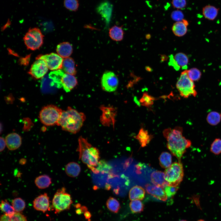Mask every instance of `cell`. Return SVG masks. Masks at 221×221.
Here are the masks:
<instances>
[{"instance_id":"obj_1","label":"cell","mask_w":221,"mask_h":221,"mask_svg":"<svg viewBox=\"0 0 221 221\" xmlns=\"http://www.w3.org/2000/svg\"><path fill=\"white\" fill-rule=\"evenodd\" d=\"M182 128L177 126L168 128L163 132L167 141V147L171 153L180 161L186 149L191 145V141L183 136Z\"/></svg>"},{"instance_id":"obj_2","label":"cell","mask_w":221,"mask_h":221,"mask_svg":"<svg viewBox=\"0 0 221 221\" xmlns=\"http://www.w3.org/2000/svg\"><path fill=\"white\" fill-rule=\"evenodd\" d=\"M77 151L79 152V159L95 173H98L96 167L100 158L99 149L93 146L86 139L80 137L78 140Z\"/></svg>"},{"instance_id":"obj_3","label":"cell","mask_w":221,"mask_h":221,"mask_svg":"<svg viewBox=\"0 0 221 221\" xmlns=\"http://www.w3.org/2000/svg\"><path fill=\"white\" fill-rule=\"evenodd\" d=\"M85 118L83 113L68 107L66 110L63 111L57 125L64 130L76 134L80 130Z\"/></svg>"},{"instance_id":"obj_4","label":"cell","mask_w":221,"mask_h":221,"mask_svg":"<svg viewBox=\"0 0 221 221\" xmlns=\"http://www.w3.org/2000/svg\"><path fill=\"white\" fill-rule=\"evenodd\" d=\"M52 83L58 88H63L66 92H70L77 84L76 78L61 69L53 71L49 74Z\"/></svg>"},{"instance_id":"obj_5","label":"cell","mask_w":221,"mask_h":221,"mask_svg":"<svg viewBox=\"0 0 221 221\" xmlns=\"http://www.w3.org/2000/svg\"><path fill=\"white\" fill-rule=\"evenodd\" d=\"M73 203L71 195L63 187L55 193L52 200V207L55 214L69 210Z\"/></svg>"},{"instance_id":"obj_6","label":"cell","mask_w":221,"mask_h":221,"mask_svg":"<svg viewBox=\"0 0 221 221\" xmlns=\"http://www.w3.org/2000/svg\"><path fill=\"white\" fill-rule=\"evenodd\" d=\"M62 111L56 106L48 105L43 107L40 112L39 119L41 123L46 126L57 125Z\"/></svg>"},{"instance_id":"obj_7","label":"cell","mask_w":221,"mask_h":221,"mask_svg":"<svg viewBox=\"0 0 221 221\" xmlns=\"http://www.w3.org/2000/svg\"><path fill=\"white\" fill-rule=\"evenodd\" d=\"M176 87L180 95L184 98H188L191 95L196 97L197 95L194 82L188 77L187 70L181 73Z\"/></svg>"},{"instance_id":"obj_8","label":"cell","mask_w":221,"mask_h":221,"mask_svg":"<svg viewBox=\"0 0 221 221\" xmlns=\"http://www.w3.org/2000/svg\"><path fill=\"white\" fill-rule=\"evenodd\" d=\"M164 174L165 179L169 185L179 186L184 176L183 166L180 161L171 164L166 169Z\"/></svg>"},{"instance_id":"obj_9","label":"cell","mask_w":221,"mask_h":221,"mask_svg":"<svg viewBox=\"0 0 221 221\" xmlns=\"http://www.w3.org/2000/svg\"><path fill=\"white\" fill-rule=\"evenodd\" d=\"M43 37L40 29L35 27L29 29L23 39L28 49L35 50L38 49L42 45Z\"/></svg>"},{"instance_id":"obj_10","label":"cell","mask_w":221,"mask_h":221,"mask_svg":"<svg viewBox=\"0 0 221 221\" xmlns=\"http://www.w3.org/2000/svg\"><path fill=\"white\" fill-rule=\"evenodd\" d=\"M118 84V79L114 73L107 71L103 74L101 79V85L104 91L109 92L114 91L117 89Z\"/></svg>"},{"instance_id":"obj_11","label":"cell","mask_w":221,"mask_h":221,"mask_svg":"<svg viewBox=\"0 0 221 221\" xmlns=\"http://www.w3.org/2000/svg\"><path fill=\"white\" fill-rule=\"evenodd\" d=\"M37 58L44 60L48 68L51 70L55 71L62 69L64 60L57 54L51 53L39 55Z\"/></svg>"},{"instance_id":"obj_12","label":"cell","mask_w":221,"mask_h":221,"mask_svg":"<svg viewBox=\"0 0 221 221\" xmlns=\"http://www.w3.org/2000/svg\"><path fill=\"white\" fill-rule=\"evenodd\" d=\"M48 68L43 59L37 58L32 64L28 73L36 79L42 78L47 72Z\"/></svg>"},{"instance_id":"obj_13","label":"cell","mask_w":221,"mask_h":221,"mask_svg":"<svg viewBox=\"0 0 221 221\" xmlns=\"http://www.w3.org/2000/svg\"><path fill=\"white\" fill-rule=\"evenodd\" d=\"M33 207L36 210L45 213L49 210V198L47 193H45L37 197L33 201Z\"/></svg>"},{"instance_id":"obj_14","label":"cell","mask_w":221,"mask_h":221,"mask_svg":"<svg viewBox=\"0 0 221 221\" xmlns=\"http://www.w3.org/2000/svg\"><path fill=\"white\" fill-rule=\"evenodd\" d=\"M162 188L149 184L145 185V190L148 193L157 199L163 201H166L167 196Z\"/></svg>"},{"instance_id":"obj_15","label":"cell","mask_w":221,"mask_h":221,"mask_svg":"<svg viewBox=\"0 0 221 221\" xmlns=\"http://www.w3.org/2000/svg\"><path fill=\"white\" fill-rule=\"evenodd\" d=\"M6 146L10 150H14L19 148L22 142L21 136L16 133L8 134L5 138Z\"/></svg>"},{"instance_id":"obj_16","label":"cell","mask_w":221,"mask_h":221,"mask_svg":"<svg viewBox=\"0 0 221 221\" xmlns=\"http://www.w3.org/2000/svg\"><path fill=\"white\" fill-rule=\"evenodd\" d=\"M150 178L152 183L154 185L164 188L169 185L165 179L164 173L160 171H154L151 173Z\"/></svg>"},{"instance_id":"obj_17","label":"cell","mask_w":221,"mask_h":221,"mask_svg":"<svg viewBox=\"0 0 221 221\" xmlns=\"http://www.w3.org/2000/svg\"><path fill=\"white\" fill-rule=\"evenodd\" d=\"M112 8V6L110 3L104 2L99 5L97 8L98 12L105 19L107 23L109 22L110 20Z\"/></svg>"},{"instance_id":"obj_18","label":"cell","mask_w":221,"mask_h":221,"mask_svg":"<svg viewBox=\"0 0 221 221\" xmlns=\"http://www.w3.org/2000/svg\"><path fill=\"white\" fill-rule=\"evenodd\" d=\"M188 25V21L183 19L182 20L175 22L172 27V31L176 36L181 37L184 35L187 31Z\"/></svg>"},{"instance_id":"obj_19","label":"cell","mask_w":221,"mask_h":221,"mask_svg":"<svg viewBox=\"0 0 221 221\" xmlns=\"http://www.w3.org/2000/svg\"><path fill=\"white\" fill-rule=\"evenodd\" d=\"M56 51L58 54L63 58L69 57L73 51L72 45L68 42H63L58 44Z\"/></svg>"},{"instance_id":"obj_20","label":"cell","mask_w":221,"mask_h":221,"mask_svg":"<svg viewBox=\"0 0 221 221\" xmlns=\"http://www.w3.org/2000/svg\"><path fill=\"white\" fill-rule=\"evenodd\" d=\"M145 191L142 187L138 185L134 186L130 190L129 196L131 201L142 200L145 197Z\"/></svg>"},{"instance_id":"obj_21","label":"cell","mask_w":221,"mask_h":221,"mask_svg":"<svg viewBox=\"0 0 221 221\" xmlns=\"http://www.w3.org/2000/svg\"><path fill=\"white\" fill-rule=\"evenodd\" d=\"M153 138L152 135L149 134L148 131L143 128L140 129L138 134L135 137L143 147L146 146Z\"/></svg>"},{"instance_id":"obj_22","label":"cell","mask_w":221,"mask_h":221,"mask_svg":"<svg viewBox=\"0 0 221 221\" xmlns=\"http://www.w3.org/2000/svg\"><path fill=\"white\" fill-rule=\"evenodd\" d=\"M81 170L79 165L74 162L68 163L65 167V172L66 174L72 177H77L80 174Z\"/></svg>"},{"instance_id":"obj_23","label":"cell","mask_w":221,"mask_h":221,"mask_svg":"<svg viewBox=\"0 0 221 221\" xmlns=\"http://www.w3.org/2000/svg\"><path fill=\"white\" fill-rule=\"evenodd\" d=\"M36 186L39 189H44L49 187L52 183L51 177L47 175H42L37 177L34 180Z\"/></svg>"},{"instance_id":"obj_24","label":"cell","mask_w":221,"mask_h":221,"mask_svg":"<svg viewBox=\"0 0 221 221\" xmlns=\"http://www.w3.org/2000/svg\"><path fill=\"white\" fill-rule=\"evenodd\" d=\"M219 9L211 5H207L203 8L202 14L206 18L210 20H214L217 17Z\"/></svg>"},{"instance_id":"obj_25","label":"cell","mask_w":221,"mask_h":221,"mask_svg":"<svg viewBox=\"0 0 221 221\" xmlns=\"http://www.w3.org/2000/svg\"><path fill=\"white\" fill-rule=\"evenodd\" d=\"M62 69L64 72L68 74L73 75L76 74L75 63L72 58H67L63 60Z\"/></svg>"},{"instance_id":"obj_26","label":"cell","mask_w":221,"mask_h":221,"mask_svg":"<svg viewBox=\"0 0 221 221\" xmlns=\"http://www.w3.org/2000/svg\"><path fill=\"white\" fill-rule=\"evenodd\" d=\"M109 36L114 41H122L124 37V31L121 27L114 25L109 30Z\"/></svg>"},{"instance_id":"obj_27","label":"cell","mask_w":221,"mask_h":221,"mask_svg":"<svg viewBox=\"0 0 221 221\" xmlns=\"http://www.w3.org/2000/svg\"><path fill=\"white\" fill-rule=\"evenodd\" d=\"M174 59L178 67L182 69H186L188 67V58L184 53L179 52L174 56Z\"/></svg>"},{"instance_id":"obj_28","label":"cell","mask_w":221,"mask_h":221,"mask_svg":"<svg viewBox=\"0 0 221 221\" xmlns=\"http://www.w3.org/2000/svg\"><path fill=\"white\" fill-rule=\"evenodd\" d=\"M107 207L111 212L117 213L120 208L119 201L115 198L110 197L107 200L106 203Z\"/></svg>"},{"instance_id":"obj_29","label":"cell","mask_w":221,"mask_h":221,"mask_svg":"<svg viewBox=\"0 0 221 221\" xmlns=\"http://www.w3.org/2000/svg\"><path fill=\"white\" fill-rule=\"evenodd\" d=\"M0 208L1 210L5 214L10 217L12 216L16 212L12 206L6 200H1Z\"/></svg>"},{"instance_id":"obj_30","label":"cell","mask_w":221,"mask_h":221,"mask_svg":"<svg viewBox=\"0 0 221 221\" xmlns=\"http://www.w3.org/2000/svg\"><path fill=\"white\" fill-rule=\"evenodd\" d=\"M172 160L171 155L167 152L162 153L159 157L160 165L164 168H167L171 165Z\"/></svg>"},{"instance_id":"obj_31","label":"cell","mask_w":221,"mask_h":221,"mask_svg":"<svg viewBox=\"0 0 221 221\" xmlns=\"http://www.w3.org/2000/svg\"><path fill=\"white\" fill-rule=\"evenodd\" d=\"M0 221H28L26 217L20 212H16L11 217L4 214L1 215Z\"/></svg>"},{"instance_id":"obj_32","label":"cell","mask_w":221,"mask_h":221,"mask_svg":"<svg viewBox=\"0 0 221 221\" xmlns=\"http://www.w3.org/2000/svg\"><path fill=\"white\" fill-rule=\"evenodd\" d=\"M12 205L16 212L21 213L25 208L26 204L25 201L23 199L18 197L12 200Z\"/></svg>"},{"instance_id":"obj_33","label":"cell","mask_w":221,"mask_h":221,"mask_svg":"<svg viewBox=\"0 0 221 221\" xmlns=\"http://www.w3.org/2000/svg\"><path fill=\"white\" fill-rule=\"evenodd\" d=\"M221 119L220 114L218 112L213 111L210 112L207 117V121L210 125L215 126L217 125Z\"/></svg>"},{"instance_id":"obj_34","label":"cell","mask_w":221,"mask_h":221,"mask_svg":"<svg viewBox=\"0 0 221 221\" xmlns=\"http://www.w3.org/2000/svg\"><path fill=\"white\" fill-rule=\"evenodd\" d=\"M155 99L147 92L143 93L139 101L141 104L147 107H150L152 106Z\"/></svg>"},{"instance_id":"obj_35","label":"cell","mask_w":221,"mask_h":221,"mask_svg":"<svg viewBox=\"0 0 221 221\" xmlns=\"http://www.w3.org/2000/svg\"><path fill=\"white\" fill-rule=\"evenodd\" d=\"M129 206L131 212L134 213H141L144 208V205L140 200L131 201L129 204Z\"/></svg>"},{"instance_id":"obj_36","label":"cell","mask_w":221,"mask_h":221,"mask_svg":"<svg viewBox=\"0 0 221 221\" xmlns=\"http://www.w3.org/2000/svg\"><path fill=\"white\" fill-rule=\"evenodd\" d=\"M64 5L67 10L71 11H76L79 6L78 0H64Z\"/></svg>"},{"instance_id":"obj_37","label":"cell","mask_w":221,"mask_h":221,"mask_svg":"<svg viewBox=\"0 0 221 221\" xmlns=\"http://www.w3.org/2000/svg\"><path fill=\"white\" fill-rule=\"evenodd\" d=\"M188 75L192 81H197L200 78L201 73L200 71L196 68H193L187 70Z\"/></svg>"},{"instance_id":"obj_38","label":"cell","mask_w":221,"mask_h":221,"mask_svg":"<svg viewBox=\"0 0 221 221\" xmlns=\"http://www.w3.org/2000/svg\"><path fill=\"white\" fill-rule=\"evenodd\" d=\"M210 151L215 155L221 153V139L216 138L211 143L210 148Z\"/></svg>"},{"instance_id":"obj_39","label":"cell","mask_w":221,"mask_h":221,"mask_svg":"<svg viewBox=\"0 0 221 221\" xmlns=\"http://www.w3.org/2000/svg\"><path fill=\"white\" fill-rule=\"evenodd\" d=\"M164 191L168 197L171 198L176 194L179 189V186L168 185L165 187Z\"/></svg>"},{"instance_id":"obj_40","label":"cell","mask_w":221,"mask_h":221,"mask_svg":"<svg viewBox=\"0 0 221 221\" xmlns=\"http://www.w3.org/2000/svg\"><path fill=\"white\" fill-rule=\"evenodd\" d=\"M171 16L172 19L176 22L181 21L184 19V14L181 11L179 10L172 12Z\"/></svg>"},{"instance_id":"obj_41","label":"cell","mask_w":221,"mask_h":221,"mask_svg":"<svg viewBox=\"0 0 221 221\" xmlns=\"http://www.w3.org/2000/svg\"><path fill=\"white\" fill-rule=\"evenodd\" d=\"M172 4L174 8L181 9L186 7L187 2L186 0H172Z\"/></svg>"},{"instance_id":"obj_42","label":"cell","mask_w":221,"mask_h":221,"mask_svg":"<svg viewBox=\"0 0 221 221\" xmlns=\"http://www.w3.org/2000/svg\"><path fill=\"white\" fill-rule=\"evenodd\" d=\"M168 64L169 66L172 67L176 71H178L180 69L177 65L173 55H171L169 56Z\"/></svg>"},{"instance_id":"obj_43","label":"cell","mask_w":221,"mask_h":221,"mask_svg":"<svg viewBox=\"0 0 221 221\" xmlns=\"http://www.w3.org/2000/svg\"><path fill=\"white\" fill-rule=\"evenodd\" d=\"M0 152H2L6 146V142L5 139L3 137H1L0 139Z\"/></svg>"},{"instance_id":"obj_44","label":"cell","mask_w":221,"mask_h":221,"mask_svg":"<svg viewBox=\"0 0 221 221\" xmlns=\"http://www.w3.org/2000/svg\"><path fill=\"white\" fill-rule=\"evenodd\" d=\"M83 214L85 218L88 221H91L90 219L91 217V215L90 212L87 210L84 212Z\"/></svg>"},{"instance_id":"obj_45","label":"cell","mask_w":221,"mask_h":221,"mask_svg":"<svg viewBox=\"0 0 221 221\" xmlns=\"http://www.w3.org/2000/svg\"><path fill=\"white\" fill-rule=\"evenodd\" d=\"M76 214L78 215H80L82 213L80 207L79 208L77 209L76 211Z\"/></svg>"},{"instance_id":"obj_46","label":"cell","mask_w":221,"mask_h":221,"mask_svg":"<svg viewBox=\"0 0 221 221\" xmlns=\"http://www.w3.org/2000/svg\"><path fill=\"white\" fill-rule=\"evenodd\" d=\"M26 160L25 159H21L20 160L19 163L21 165H23L25 164V163H26Z\"/></svg>"},{"instance_id":"obj_47","label":"cell","mask_w":221,"mask_h":221,"mask_svg":"<svg viewBox=\"0 0 221 221\" xmlns=\"http://www.w3.org/2000/svg\"><path fill=\"white\" fill-rule=\"evenodd\" d=\"M197 221H205L204 220H203L202 219H200L199 220Z\"/></svg>"},{"instance_id":"obj_48","label":"cell","mask_w":221,"mask_h":221,"mask_svg":"<svg viewBox=\"0 0 221 221\" xmlns=\"http://www.w3.org/2000/svg\"><path fill=\"white\" fill-rule=\"evenodd\" d=\"M179 221H187L185 220H180Z\"/></svg>"},{"instance_id":"obj_49","label":"cell","mask_w":221,"mask_h":221,"mask_svg":"<svg viewBox=\"0 0 221 221\" xmlns=\"http://www.w3.org/2000/svg\"><path fill=\"white\" fill-rule=\"evenodd\" d=\"M220 115H221V114H220Z\"/></svg>"}]
</instances>
